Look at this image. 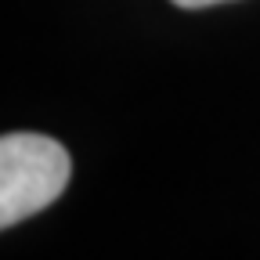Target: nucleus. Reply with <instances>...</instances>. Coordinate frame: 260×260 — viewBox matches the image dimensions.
Here are the masks:
<instances>
[{"instance_id": "obj_1", "label": "nucleus", "mask_w": 260, "mask_h": 260, "mask_svg": "<svg viewBox=\"0 0 260 260\" xmlns=\"http://www.w3.org/2000/svg\"><path fill=\"white\" fill-rule=\"evenodd\" d=\"M73 177V159L47 134L0 138V232L47 210Z\"/></svg>"}, {"instance_id": "obj_2", "label": "nucleus", "mask_w": 260, "mask_h": 260, "mask_svg": "<svg viewBox=\"0 0 260 260\" xmlns=\"http://www.w3.org/2000/svg\"><path fill=\"white\" fill-rule=\"evenodd\" d=\"M177 8H188V11H199V8H213V4H228V0H170Z\"/></svg>"}]
</instances>
